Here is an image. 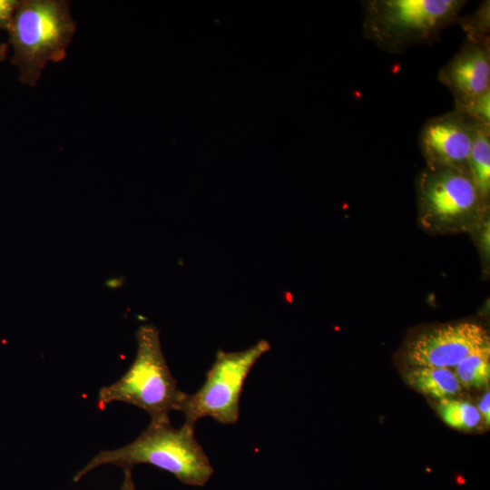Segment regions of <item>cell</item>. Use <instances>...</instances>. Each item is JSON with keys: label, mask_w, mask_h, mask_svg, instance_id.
I'll return each mask as SVG.
<instances>
[{"label": "cell", "mask_w": 490, "mask_h": 490, "mask_svg": "<svg viewBox=\"0 0 490 490\" xmlns=\"http://www.w3.org/2000/svg\"><path fill=\"white\" fill-rule=\"evenodd\" d=\"M187 423L176 428L169 420L151 421L132 443L113 450H102L74 477L75 482L94 468L113 465L130 468L148 464L172 474L188 485L204 486L214 469Z\"/></svg>", "instance_id": "1"}, {"label": "cell", "mask_w": 490, "mask_h": 490, "mask_svg": "<svg viewBox=\"0 0 490 490\" xmlns=\"http://www.w3.org/2000/svg\"><path fill=\"white\" fill-rule=\"evenodd\" d=\"M76 28L69 1L22 0L8 30L19 82L33 87L47 63L64 60Z\"/></svg>", "instance_id": "2"}, {"label": "cell", "mask_w": 490, "mask_h": 490, "mask_svg": "<svg viewBox=\"0 0 490 490\" xmlns=\"http://www.w3.org/2000/svg\"><path fill=\"white\" fill-rule=\"evenodd\" d=\"M464 0H368L363 3L364 36L382 50L401 54L431 44L456 23Z\"/></svg>", "instance_id": "3"}, {"label": "cell", "mask_w": 490, "mask_h": 490, "mask_svg": "<svg viewBox=\"0 0 490 490\" xmlns=\"http://www.w3.org/2000/svg\"><path fill=\"white\" fill-rule=\"evenodd\" d=\"M136 339L132 364L116 382L100 389L99 402H125L144 410L151 421L169 420V414L177 410L182 391L167 365L159 330L153 325H142Z\"/></svg>", "instance_id": "4"}, {"label": "cell", "mask_w": 490, "mask_h": 490, "mask_svg": "<svg viewBox=\"0 0 490 490\" xmlns=\"http://www.w3.org/2000/svg\"><path fill=\"white\" fill-rule=\"evenodd\" d=\"M416 202L421 227L440 234L476 230L489 207L469 172L450 167L426 166L419 172Z\"/></svg>", "instance_id": "5"}, {"label": "cell", "mask_w": 490, "mask_h": 490, "mask_svg": "<svg viewBox=\"0 0 490 490\" xmlns=\"http://www.w3.org/2000/svg\"><path fill=\"white\" fill-rule=\"evenodd\" d=\"M270 348V343L262 339L242 351L219 350L202 387L193 394L182 392L177 410L184 414L185 423L195 426L199 419L210 416L224 425L235 424L245 380Z\"/></svg>", "instance_id": "6"}, {"label": "cell", "mask_w": 490, "mask_h": 490, "mask_svg": "<svg viewBox=\"0 0 490 490\" xmlns=\"http://www.w3.org/2000/svg\"><path fill=\"white\" fill-rule=\"evenodd\" d=\"M489 346L488 333L482 325L464 321L419 333L407 343L403 356L410 367L451 368Z\"/></svg>", "instance_id": "7"}, {"label": "cell", "mask_w": 490, "mask_h": 490, "mask_svg": "<svg viewBox=\"0 0 490 490\" xmlns=\"http://www.w3.org/2000/svg\"><path fill=\"white\" fill-rule=\"evenodd\" d=\"M475 122L454 110L423 124L419 146L426 167H450L468 172Z\"/></svg>", "instance_id": "8"}, {"label": "cell", "mask_w": 490, "mask_h": 490, "mask_svg": "<svg viewBox=\"0 0 490 490\" xmlns=\"http://www.w3.org/2000/svg\"><path fill=\"white\" fill-rule=\"evenodd\" d=\"M439 82L453 94L455 105L490 91V38L466 39L438 72Z\"/></svg>", "instance_id": "9"}, {"label": "cell", "mask_w": 490, "mask_h": 490, "mask_svg": "<svg viewBox=\"0 0 490 490\" xmlns=\"http://www.w3.org/2000/svg\"><path fill=\"white\" fill-rule=\"evenodd\" d=\"M405 377L415 389L439 400L452 398L462 390L455 372L446 368L410 367Z\"/></svg>", "instance_id": "10"}, {"label": "cell", "mask_w": 490, "mask_h": 490, "mask_svg": "<svg viewBox=\"0 0 490 490\" xmlns=\"http://www.w3.org/2000/svg\"><path fill=\"white\" fill-rule=\"evenodd\" d=\"M469 175L482 198L490 196V127L475 122V133L468 157Z\"/></svg>", "instance_id": "11"}, {"label": "cell", "mask_w": 490, "mask_h": 490, "mask_svg": "<svg viewBox=\"0 0 490 490\" xmlns=\"http://www.w3.org/2000/svg\"><path fill=\"white\" fill-rule=\"evenodd\" d=\"M455 368L462 387H485L490 380V346L469 355Z\"/></svg>", "instance_id": "12"}, {"label": "cell", "mask_w": 490, "mask_h": 490, "mask_svg": "<svg viewBox=\"0 0 490 490\" xmlns=\"http://www.w3.org/2000/svg\"><path fill=\"white\" fill-rule=\"evenodd\" d=\"M437 410L443 421L453 428L471 430L482 420L477 407L466 401L441 399Z\"/></svg>", "instance_id": "13"}, {"label": "cell", "mask_w": 490, "mask_h": 490, "mask_svg": "<svg viewBox=\"0 0 490 490\" xmlns=\"http://www.w3.org/2000/svg\"><path fill=\"white\" fill-rule=\"evenodd\" d=\"M456 23L466 34V39L482 40L489 38L490 5L489 1L482 3L474 13L465 17H459Z\"/></svg>", "instance_id": "14"}, {"label": "cell", "mask_w": 490, "mask_h": 490, "mask_svg": "<svg viewBox=\"0 0 490 490\" xmlns=\"http://www.w3.org/2000/svg\"><path fill=\"white\" fill-rule=\"evenodd\" d=\"M471 120L490 127V91L461 104L455 109Z\"/></svg>", "instance_id": "15"}, {"label": "cell", "mask_w": 490, "mask_h": 490, "mask_svg": "<svg viewBox=\"0 0 490 490\" xmlns=\"http://www.w3.org/2000/svg\"><path fill=\"white\" fill-rule=\"evenodd\" d=\"M22 0H0V30L10 29Z\"/></svg>", "instance_id": "16"}, {"label": "cell", "mask_w": 490, "mask_h": 490, "mask_svg": "<svg viewBox=\"0 0 490 490\" xmlns=\"http://www.w3.org/2000/svg\"><path fill=\"white\" fill-rule=\"evenodd\" d=\"M482 419H484L485 424L486 426H489L490 423V392L487 391L485 393L483 397L478 403V407H476Z\"/></svg>", "instance_id": "17"}, {"label": "cell", "mask_w": 490, "mask_h": 490, "mask_svg": "<svg viewBox=\"0 0 490 490\" xmlns=\"http://www.w3.org/2000/svg\"><path fill=\"white\" fill-rule=\"evenodd\" d=\"M120 490H136L132 476V469H123V479Z\"/></svg>", "instance_id": "18"}, {"label": "cell", "mask_w": 490, "mask_h": 490, "mask_svg": "<svg viewBox=\"0 0 490 490\" xmlns=\"http://www.w3.org/2000/svg\"><path fill=\"white\" fill-rule=\"evenodd\" d=\"M7 51V44L0 42V62H3L6 59Z\"/></svg>", "instance_id": "19"}]
</instances>
